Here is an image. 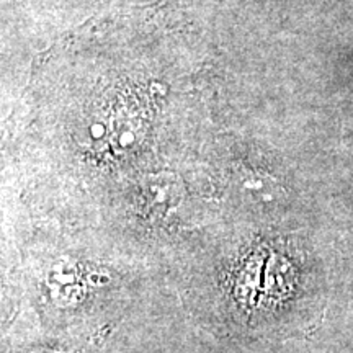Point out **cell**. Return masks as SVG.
Masks as SVG:
<instances>
[{"label": "cell", "instance_id": "obj_1", "mask_svg": "<svg viewBox=\"0 0 353 353\" xmlns=\"http://www.w3.org/2000/svg\"><path fill=\"white\" fill-rule=\"evenodd\" d=\"M242 188L250 193L259 201L270 203L273 196L280 195V192H267V188H276L275 183H270V179H260L259 175H249L242 180Z\"/></svg>", "mask_w": 353, "mask_h": 353}]
</instances>
